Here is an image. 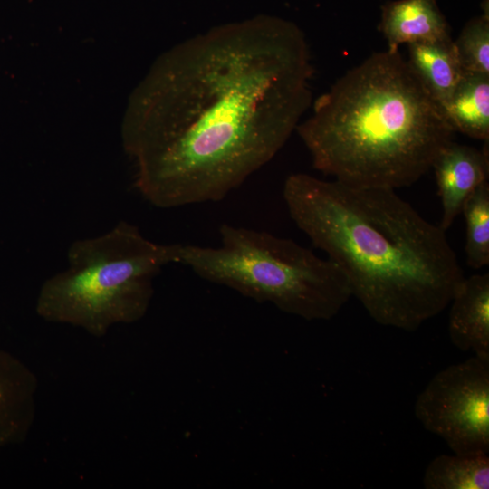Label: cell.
I'll list each match as a JSON object with an SVG mask.
<instances>
[{"mask_svg": "<svg viewBox=\"0 0 489 489\" xmlns=\"http://www.w3.org/2000/svg\"><path fill=\"white\" fill-rule=\"evenodd\" d=\"M293 22L259 14L211 27L153 62L130 94L122 145L151 205L217 202L267 164L312 105Z\"/></svg>", "mask_w": 489, "mask_h": 489, "instance_id": "obj_1", "label": "cell"}, {"mask_svg": "<svg viewBox=\"0 0 489 489\" xmlns=\"http://www.w3.org/2000/svg\"><path fill=\"white\" fill-rule=\"evenodd\" d=\"M290 216L345 274L378 323L415 331L448 305L465 276L446 231L394 189L290 175Z\"/></svg>", "mask_w": 489, "mask_h": 489, "instance_id": "obj_2", "label": "cell"}, {"mask_svg": "<svg viewBox=\"0 0 489 489\" xmlns=\"http://www.w3.org/2000/svg\"><path fill=\"white\" fill-rule=\"evenodd\" d=\"M296 131L312 166L343 184L411 186L455 131L398 51L375 53L312 103Z\"/></svg>", "mask_w": 489, "mask_h": 489, "instance_id": "obj_3", "label": "cell"}, {"mask_svg": "<svg viewBox=\"0 0 489 489\" xmlns=\"http://www.w3.org/2000/svg\"><path fill=\"white\" fill-rule=\"evenodd\" d=\"M178 249L179 244L150 241L121 220L101 235L71 244L66 268L42 284L35 311L48 322L103 337L117 324L143 318L154 278L164 266L177 264Z\"/></svg>", "mask_w": 489, "mask_h": 489, "instance_id": "obj_4", "label": "cell"}, {"mask_svg": "<svg viewBox=\"0 0 489 489\" xmlns=\"http://www.w3.org/2000/svg\"><path fill=\"white\" fill-rule=\"evenodd\" d=\"M217 247L179 244L177 264L208 282L307 321L333 318L352 296L329 258L287 238L223 224Z\"/></svg>", "mask_w": 489, "mask_h": 489, "instance_id": "obj_5", "label": "cell"}, {"mask_svg": "<svg viewBox=\"0 0 489 489\" xmlns=\"http://www.w3.org/2000/svg\"><path fill=\"white\" fill-rule=\"evenodd\" d=\"M414 411L454 454H488L489 361L475 356L440 370L417 396Z\"/></svg>", "mask_w": 489, "mask_h": 489, "instance_id": "obj_6", "label": "cell"}, {"mask_svg": "<svg viewBox=\"0 0 489 489\" xmlns=\"http://www.w3.org/2000/svg\"><path fill=\"white\" fill-rule=\"evenodd\" d=\"M431 169L442 206L439 226L446 231L472 193L488 182V144L478 149L452 140L438 153Z\"/></svg>", "mask_w": 489, "mask_h": 489, "instance_id": "obj_7", "label": "cell"}, {"mask_svg": "<svg viewBox=\"0 0 489 489\" xmlns=\"http://www.w3.org/2000/svg\"><path fill=\"white\" fill-rule=\"evenodd\" d=\"M37 389L34 372L0 349V450L28 435L34 422Z\"/></svg>", "mask_w": 489, "mask_h": 489, "instance_id": "obj_8", "label": "cell"}, {"mask_svg": "<svg viewBox=\"0 0 489 489\" xmlns=\"http://www.w3.org/2000/svg\"><path fill=\"white\" fill-rule=\"evenodd\" d=\"M448 334L462 351L489 361V274H475L460 283L449 302Z\"/></svg>", "mask_w": 489, "mask_h": 489, "instance_id": "obj_9", "label": "cell"}, {"mask_svg": "<svg viewBox=\"0 0 489 489\" xmlns=\"http://www.w3.org/2000/svg\"><path fill=\"white\" fill-rule=\"evenodd\" d=\"M379 30L388 49L402 44L448 39L449 24L436 0H396L381 9Z\"/></svg>", "mask_w": 489, "mask_h": 489, "instance_id": "obj_10", "label": "cell"}, {"mask_svg": "<svg viewBox=\"0 0 489 489\" xmlns=\"http://www.w3.org/2000/svg\"><path fill=\"white\" fill-rule=\"evenodd\" d=\"M408 46L409 67L440 107L464 72L453 39L418 42Z\"/></svg>", "mask_w": 489, "mask_h": 489, "instance_id": "obj_11", "label": "cell"}, {"mask_svg": "<svg viewBox=\"0 0 489 489\" xmlns=\"http://www.w3.org/2000/svg\"><path fill=\"white\" fill-rule=\"evenodd\" d=\"M440 109L455 132L488 141L489 74L464 72Z\"/></svg>", "mask_w": 489, "mask_h": 489, "instance_id": "obj_12", "label": "cell"}, {"mask_svg": "<svg viewBox=\"0 0 489 489\" xmlns=\"http://www.w3.org/2000/svg\"><path fill=\"white\" fill-rule=\"evenodd\" d=\"M423 484L426 489H488L487 454L440 455L427 466Z\"/></svg>", "mask_w": 489, "mask_h": 489, "instance_id": "obj_13", "label": "cell"}, {"mask_svg": "<svg viewBox=\"0 0 489 489\" xmlns=\"http://www.w3.org/2000/svg\"><path fill=\"white\" fill-rule=\"evenodd\" d=\"M461 214L466 225V262L473 269L489 264V184L484 183L465 201Z\"/></svg>", "mask_w": 489, "mask_h": 489, "instance_id": "obj_14", "label": "cell"}, {"mask_svg": "<svg viewBox=\"0 0 489 489\" xmlns=\"http://www.w3.org/2000/svg\"><path fill=\"white\" fill-rule=\"evenodd\" d=\"M453 41L464 72L489 74L488 11L470 19Z\"/></svg>", "mask_w": 489, "mask_h": 489, "instance_id": "obj_15", "label": "cell"}]
</instances>
